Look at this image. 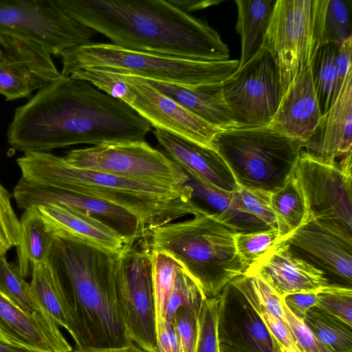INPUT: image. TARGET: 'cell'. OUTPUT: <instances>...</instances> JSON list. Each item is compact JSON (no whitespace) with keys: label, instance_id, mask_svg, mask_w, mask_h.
<instances>
[{"label":"cell","instance_id":"5b68a950","mask_svg":"<svg viewBox=\"0 0 352 352\" xmlns=\"http://www.w3.org/2000/svg\"><path fill=\"white\" fill-rule=\"evenodd\" d=\"M235 234L201 209L190 219L151 230L142 242L149 252L173 258L205 296L212 298L248 270L236 252Z\"/></svg>","mask_w":352,"mask_h":352},{"label":"cell","instance_id":"d6a6232c","mask_svg":"<svg viewBox=\"0 0 352 352\" xmlns=\"http://www.w3.org/2000/svg\"><path fill=\"white\" fill-rule=\"evenodd\" d=\"M0 290L25 311L50 324H56L38 303L30 283L19 272L17 265L0 258Z\"/></svg>","mask_w":352,"mask_h":352},{"label":"cell","instance_id":"8992f818","mask_svg":"<svg viewBox=\"0 0 352 352\" xmlns=\"http://www.w3.org/2000/svg\"><path fill=\"white\" fill-rule=\"evenodd\" d=\"M59 56L63 76L90 69L188 87L222 82L239 67L236 59L193 60L126 49L112 43L91 42L68 49Z\"/></svg>","mask_w":352,"mask_h":352},{"label":"cell","instance_id":"9c48e42d","mask_svg":"<svg viewBox=\"0 0 352 352\" xmlns=\"http://www.w3.org/2000/svg\"><path fill=\"white\" fill-rule=\"evenodd\" d=\"M70 77L90 82L129 105L151 126L213 148L212 141L221 130L192 114L143 79L97 69H78Z\"/></svg>","mask_w":352,"mask_h":352},{"label":"cell","instance_id":"44dd1931","mask_svg":"<svg viewBox=\"0 0 352 352\" xmlns=\"http://www.w3.org/2000/svg\"><path fill=\"white\" fill-rule=\"evenodd\" d=\"M34 207L56 236L71 237L115 256L135 243L101 220L82 212L57 204Z\"/></svg>","mask_w":352,"mask_h":352},{"label":"cell","instance_id":"74e56055","mask_svg":"<svg viewBox=\"0 0 352 352\" xmlns=\"http://www.w3.org/2000/svg\"><path fill=\"white\" fill-rule=\"evenodd\" d=\"M316 294V307L352 327L351 287L328 285Z\"/></svg>","mask_w":352,"mask_h":352},{"label":"cell","instance_id":"8fae6325","mask_svg":"<svg viewBox=\"0 0 352 352\" xmlns=\"http://www.w3.org/2000/svg\"><path fill=\"white\" fill-rule=\"evenodd\" d=\"M69 164L135 180L184 186L186 172L144 140L107 143L73 149L63 157Z\"/></svg>","mask_w":352,"mask_h":352},{"label":"cell","instance_id":"8d00e7d4","mask_svg":"<svg viewBox=\"0 0 352 352\" xmlns=\"http://www.w3.org/2000/svg\"><path fill=\"white\" fill-rule=\"evenodd\" d=\"M351 36V1L328 0L324 18L325 43H333L339 47Z\"/></svg>","mask_w":352,"mask_h":352},{"label":"cell","instance_id":"9a60e30c","mask_svg":"<svg viewBox=\"0 0 352 352\" xmlns=\"http://www.w3.org/2000/svg\"><path fill=\"white\" fill-rule=\"evenodd\" d=\"M60 76L52 54L45 47L0 34V94L7 101L25 98Z\"/></svg>","mask_w":352,"mask_h":352},{"label":"cell","instance_id":"7dc6e473","mask_svg":"<svg viewBox=\"0 0 352 352\" xmlns=\"http://www.w3.org/2000/svg\"><path fill=\"white\" fill-rule=\"evenodd\" d=\"M351 55L352 36L343 41L337 52L336 68L338 72V83L340 87H341L348 73L352 70Z\"/></svg>","mask_w":352,"mask_h":352},{"label":"cell","instance_id":"60d3db41","mask_svg":"<svg viewBox=\"0 0 352 352\" xmlns=\"http://www.w3.org/2000/svg\"><path fill=\"white\" fill-rule=\"evenodd\" d=\"M20 228V219L11 204V195L0 183V258L18 245Z\"/></svg>","mask_w":352,"mask_h":352},{"label":"cell","instance_id":"2e32d148","mask_svg":"<svg viewBox=\"0 0 352 352\" xmlns=\"http://www.w3.org/2000/svg\"><path fill=\"white\" fill-rule=\"evenodd\" d=\"M12 196L18 207L23 210L57 204L82 212L104 222L133 243L142 240L148 233L140 221L128 210L80 193L21 178L14 188Z\"/></svg>","mask_w":352,"mask_h":352},{"label":"cell","instance_id":"4316f807","mask_svg":"<svg viewBox=\"0 0 352 352\" xmlns=\"http://www.w3.org/2000/svg\"><path fill=\"white\" fill-rule=\"evenodd\" d=\"M20 227V239L16 246L17 266L21 275L27 278L31 276L35 264L50 261L56 235L36 207L24 210Z\"/></svg>","mask_w":352,"mask_h":352},{"label":"cell","instance_id":"d6986e66","mask_svg":"<svg viewBox=\"0 0 352 352\" xmlns=\"http://www.w3.org/2000/svg\"><path fill=\"white\" fill-rule=\"evenodd\" d=\"M302 150L312 159L334 166L352 155V70Z\"/></svg>","mask_w":352,"mask_h":352},{"label":"cell","instance_id":"ee69618b","mask_svg":"<svg viewBox=\"0 0 352 352\" xmlns=\"http://www.w3.org/2000/svg\"><path fill=\"white\" fill-rule=\"evenodd\" d=\"M199 309L183 306L175 314L173 324L183 352H194L197 334Z\"/></svg>","mask_w":352,"mask_h":352},{"label":"cell","instance_id":"7bdbcfd3","mask_svg":"<svg viewBox=\"0 0 352 352\" xmlns=\"http://www.w3.org/2000/svg\"><path fill=\"white\" fill-rule=\"evenodd\" d=\"M282 305L289 331L299 352H329L317 340L303 320L296 317L285 305Z\"/></svg>","mask_w":352,"mask_h":352},{"label":"cell","instance_id":"f546056e","mask_svg":"<svg viewBox=\"0 0 352 352\" xmlns=\"http://www.w3.org/2000/svg\"><path fill=\"white\" fill-rule=\"evenodd\" d=\"M270 203L280 224V243L309 221L306 201L294 175L270 194Z\"/></svg>","mask_w":352,"mask_h":352},{"label":"cell","instance_id":"3957f363","mask_svg":"<svg viewBox=\"0 0 352 352\" xmlns=\"http://www.w3.org/2000/svg\"><path fill=\"white\" fill-rule=\"evenodd\" d=\"M115 255L56 235L50 261L58 274L76 330V348H111L133 343L120 309Z\"/></svg>","mask_w":352,"mask_h":352},{"label":"cell","instance_id":"ffe728a7","mask_svg":"<svg viewBox=\"0 0 352 352\" xmlns=\"http://www.w3.org/2000/svg\"><path fill=\"white\" fill-rule=\"evenodd\" d=\"M322 116L310 67L287 87L268 126L298 142L303 148Z\"/></svg>","mask_w":352,"mask_h":352},{"label":"cell","instance_id":"bcb514c9","mask_svg":"<svg viewBox=\"0 0 352 352\" xmlns=\"http://www.w3.org/2000/svg\"><path fill=\"white\" fill-rule=\"evenodd\" d=\"M316 292L289 294L282 297V299L287 308L296 317L303 320L308 310L316 306Z\"/></svg>","mask_w":352,"mask_h":352},{"label":"cell","instance_id":"f6af8a7d","mask_svg":"<svg viewBox=\"0 0 352 352\" xmlns=\"http://www.w3.org/2000/svg\"><path fill=\"white\" fill-rule=\"evenodd\" d=\"M155 352H183L173 322L156 325Z\"/></svg>","mask_w":352,"mask_h":352},{"label":"cell","instance_id":"f907efd6","mask_svg":"<svg viewBox=\"0 0 352 352\" xmlns=\"http://www.w3.org/2000/svg\"><path fill=\"white\" fill-rule=\"evenodd\" d=\"M0 352H32L28 349L0 341Z\"/></svg>","mask_w":352,"mask_h":352},{"label":"cell","instance_id":"603a6c76","mask_svg":"<svg viewBox=\"0 0 352 352\" xmlns=\"http://www.w3.org/2000/svg\"><path fill=\"white\" fill-rule=\"evenodd\" d=\"M248 272H256L280 298L316 292L329 285L322 271L295 256L283 242L263 264Z\"/></svg>","mask_w":352,"mask_h":352},{"label":"cell","instance_id":"e0dca14e","mask_svg":"<svg viewBox=\"0 0 352 352\" xmlns=\"http://www.w3.org/2000/svg\"><path fill=\"white\" fill-rule=\"evenodd\" d=\"M219 298L220 344L241 352H281L248 296L232 282Z\"/></svg>","mask_w":352,"mask_h":352},{"label":"cell","instance_id":"4fadbf2b","mask_svg":"<svg viewBox=\"0 0 352 352\" xmlns=\"http://www.w3.org/2000/svg\"><path fill=\"white\" fill-rule=\"evenodd\" d=\"M118 298L130 340L148 352L156 349V314L150 252L142 240L116 256Z\"/></svg>","mask_w":352,"mask_h":352},{"label":"cell","instance_id":"681fc988","mask_svg":"<svg viewBox=\"0 0 352 352\" xmlns=\"http://www.w3.org/2000/svg\"><path fill=\"white\" fill-rule=\"evenodd\" d=\"M72 352H148L134 343L129 345L111 347V348H94L89 347L85 349H77L72 350Z\"/></svg>","mask_w":352,"mask_h":352},{"label":"cell","instance_id":"f1b7e54d","mask_svg":"<svg viewBox=\"0 0 352 352\" xmlns=\"http://www.w3.org/2000/svg\"><path fill=\"white\" fill-rule=\"evenodd\" d=\"M276 0H235L237 8L236 30L241 38V67L262 48L271 14Z\"/></svg>","mask_w":352,"mask_h":352},{"label":"cell","instance_id":"52a82bcc","mask_svg":"<svg viewBox=\"0 0 352 352\" xmlns=\"http://www.w3.org/2000/svg\"><path fill=\"white\" fill-rule=\"evenodd\" d=\"M212 145L239 187L272 193L294 175L302 145L268 126L221 131Z\"/></svg>","mask_w":352,"mask_h":352},{"label":"cell","instance_id":"d4e9b609","mask_svg":"<svg viewBox=\"0 0 352 352\" xmlns=\"http://www.w3.org/2000/svg\"><path fill=\"white\" fill-rule=\"evenodd\" d=\"M142 79L216 128L221 131L236 128L223 97L221 82L188 87Z\"/></svg>","mask_w":352,"mask_h":352},{"label":"cell","instance_id":"4dcf8cb0","mask_svg":"<svg viewBox=\"0 0 352 352\" xmlns=\"http://www.w3.org/2000/svg\"><path fill=\"white\" fill-rule=\"evenodd\" d=\"M338 49L333 43L323 45L311 64L312 80L322 114L331 106L341 88L338 83L336 68Z\"/></svg>","mask_w":352,"mask_h":352},{"label":"cell","instance_id":"ab89813d","mask_svg":"<svg viewBox=\"0 0 352 352\" xmlns=\"http://www.w3.org/2000/svg\"><path fill=\"white\" fill-rule=\"evenodd\" d=\"M236 192L242 209L259 219L269 228L277 230L280 236V227L271 206V193L241 187Z\"/></svg>","mask_w":352,"mask_h":352},{"label":"cell","instance_id":"d590c367","mask_svg":"<svg viewBox=\"0 0 352 352\" xmlns=\"http://www.w3.org/2000/svg\"><path fill=\"white\" fill-rule=\"evenodd\" d=\"M219 298H205L199 309L194 352H220L218 333Z\"/></svg>","mask_w":352,"mask_h":352},{"label":"cell","instance_id":"7c38bea8","mask_svg":"<svg viewBox=\"0 0 352 352\" xmlns=\"http://www.w3.org/2000/svg\"><path fill=\"white\" fill-rule=\"evenodd\" d=\"M294 176L309 221L352 243V175L338 166L312 159L302 150Z\"/></svg>","mask_w":352,"mask_h":352},{"label":"cell","instance_id":"5bb4252c","mask_svg":"<svg viewBox=\"0 0 352 352\" xmlns=\"http://www.w3.org/2000/svg\"><path fill=\"white\" fill-rule=\"evenodd\" d=\"M221 87L236 128L268 126L282 97L276 65L263 48Z\"/></svg>","mask_w":352,"mask_h":352},{"label":"cell","instance_id":"816d5d0a","mask_svg":"<svg viewBox=\"0 0 352 352\" xmlns=\"http://www.w3.org/2000/svg\"><path fill=\"white\" fill-rule=\"evenodd\" d=\"M0 341L5 342V343L10 344H14V345L23 346L19 344V342L14 338H13L10 334H9L1 326H0Z\"/></svg>","mask_w":352,"mask_h":352},{"label":"cell","instance_id":"c3c4849f","mask_svg":"<svg viewBox=\"0 0 352 352\" xmlns=\"http://www.w3.org/2000/svg\"><path fill=\"white\" fill-rule=\"evenodd\" d=\"M172 2L182 10L190 13L191 11L201 10L207 7L219 4L221 1H190V0H171Z\"/></svg>","mask_w":352,"mask_h":352},{"label":"cell","instance_id":"836d02e7","mask_svg":"<svg viewBox=\"0 0 352 352\" xmlns=\"http://www.w3.org/2000/svg\"><path fill=\"white\" fill-rule=\"evenodd\" d=\"M149 252L157 325L166 321L168 302L176 276L182 267L167 254L155 251Z\"/></svg>","mask_w":352,"mask_h":352},{"label":"cell","instance_id":"277c9868","mask_svg":"<svg viewBox=\"0 0 352 352\" xmlns=\"http://www.w3.org/2000/svg\"><path fill=\"white\" fill-rule=\"evenodd\" d=\"M21 178L94 197L134 214L148 233L199 210L190 186L135 180L74 166L49 152H26L16 160Z\"/></svg>","mask_w":352,"mask_h":352},{"label":"cell","instance_id":"ac0fdd59","mask_svg":"<svg viewBox=\"0 0 352 352\" xmlns=\"http://www.w3.org/2000/svg\"><path fill=\"white\" fill-rule=\"evenodd\" d=\"M283 243L295 256L322 271L329 285L351 287V243L312 221Z\"/></svg>","mask_w":352,"mask_h":352},{"label":"cell","instance_id":"f5cc1de1","mask_svg":"<svg viewBox=\"0 0 352 352\" xmlns=\"http://www.w3.org/2000/svg\"><path fill=\"white\" fill-rule=\"evenodd\" d=\"M220 352H241L236 349H234L230 346L220 344Z\"/></svg>","mask_w":352,"mask_h":352},{"label":"cell","instance_id":"e575fe53","mask_svg":"<svg viewBox=\"0 0 352 352\" xmlns=\"http://www.w3.org/2000/svg\"><path fill=\"white\" fill-rule=\"evenodd\" d=\"M234 241L236 252L247 267V272L263 264L280 244L278 231L275 229L236 233Z\"/></svg>","mask_w":352,"mask_h":352},{"label":"cell","instance_id":"ba28073f","mask_svg":"<svg viewBox=\"0 0 352 352\" xmlns=\"http://www.w3.org/2000/svg\"><path fill=\"white\" fill-rule=\"evenodd\" d=\"M328 0H276L262 48L276 65L283 95L297 76L311 67L325 45Z\"/></svg>","mask_w":352,"mask_h":352},{"label":"cell","instance_id":"484cf974","mask_svg":"<svg viewBox=\"0 0 352 352\" xmlns=\"http://www.w3.org/2000/svg\"><path fill=\"white\" fill-rule=\"evenodd\" d=\"M186 173L188 177L186 183L190 188L192 201H199L201 204L199 208L214 216L236 233L270 229L259 219L242 209L236 192L237 190L233 192L226 191L190 173Z\"/></svg>","mask_w":352,"mask_h":352},{"label":"cell","instance_id":"f35d334b","mask_svg":"<svg viewBox=\"0 0 352 352\" xmlns=\"http://www.w3.org/2000/svg\"><path fill=\"white\" fill-rule=\"evenodd\" d=\"M205 298L206 297L199 286L182 268L176 276L175 285L168 302L166 320L173 322L175 314L180 307L199 308Z\"/></svg>","mask_w":352,"mask_h":352},{"label":"cell","instance_id":"7a4b0ae2","mask_svg":"<svg viewBox=\"0 0 352 352\" xmlns=\"http://www.w3.org/2000/svg\"><path fill=\"white\" fill-rule=\"evenodd\" d=\"M57 2L73 19L126 49L199 60L230 59L219 33L171 0Z\"/></svg>","mask_w":352,"mask_h":352},{"label":"cell","instance_id":"30bf717a","mask_svg":"<svg viewBox=\"0 0 352 352\" xmlns=\"http://www.w3.org/2000/svg\"><path fill=\"white\" fill-rule=\"evenodd\" d=\"M95 32L67 14L57 0H0V34L37 43L51 54L92 42Z\"/></svg>","mask_w":352,"mask_h":352},{"label":"cell","instance_id":"7402d4cb","mask_svg":"<svg viewBox=\"0 0 352 352\" xmlns=\"http://www.w3.org/2000/svg\"><path fill=\"white\" fill-rule=\"evenodd\" d=\"M153 133L166 155L185 172L226 191H236L239 188L226 163L215 149L159 129H155Z\"/></svg>","mask_w":352,"mask_h":352},{"label":"cell","instance_id":"6da1fadb","mask_svg":"<svg viewBox=\"0 0 352 352\" xmlns=\"http://www.w3.org/2000/svg\"><path fill=\"white\" fill-rule=\"evenodd\" d=\"M151 125L122 101L89 82L60 77L15 109L8 144L26 152L77 144L144 140Z\"/></svg>","mask_w":352,"mask_h":352},{"label":"cell","instance_id":"1f68e13d","mask_svg":"<svg viewBox=\"0 0 352 352\" xmlns=\"http://www.w3.org/2000/svg\"><path fill=\"white\" fill-rule=\"evenodd\" d=\"M303 321L329 352H352V327L316 306L308 310Z\"/></svg>","mask_w":352,"mask_h":352},{"label":"cell","instance_id":"83f0119b","mask_svg":"<svg viewBox=\"0 0 352 352\" xmlns=\"http://www.w3.org/2000/svg\"><path fill=\"white\" fill-rule=\"evenodd\" d=\"M31 277L30 286L38 303L58 327L69 333L75 342L76 330L54 265L50 261L35 264Z\"/></svg>","mask_w":352,"mask_h":352},{"label":"cell","instance_id":"cb8c5ba5","mask_svg":"<svg viewBox=\"0 0 352 352\" xmlns=\"http://www.w3.org/2000/svg\"><path fill=\"white\" fill-rule=\"evenodd\" d=\"M0 326L32 352H72L56 324L30 315L0 290Z\"/></svg>","mask_w":352,"mask_h":352},{"label":"cell","instance_id":"b9f144b4","mask_svg":"<svg viewBox=\"0 0 352 352\" xmlns=\"http://www.w3.org/2000/svg\"><path fill=\"white\" fill-rule=\"evenodd\" d=\"M243 275L248 278L253 296L258 305L277 318L289 331L281 298L256 272H248Z\"/></svg>","mask_w":352,"mask_h":352}]
</instances>
